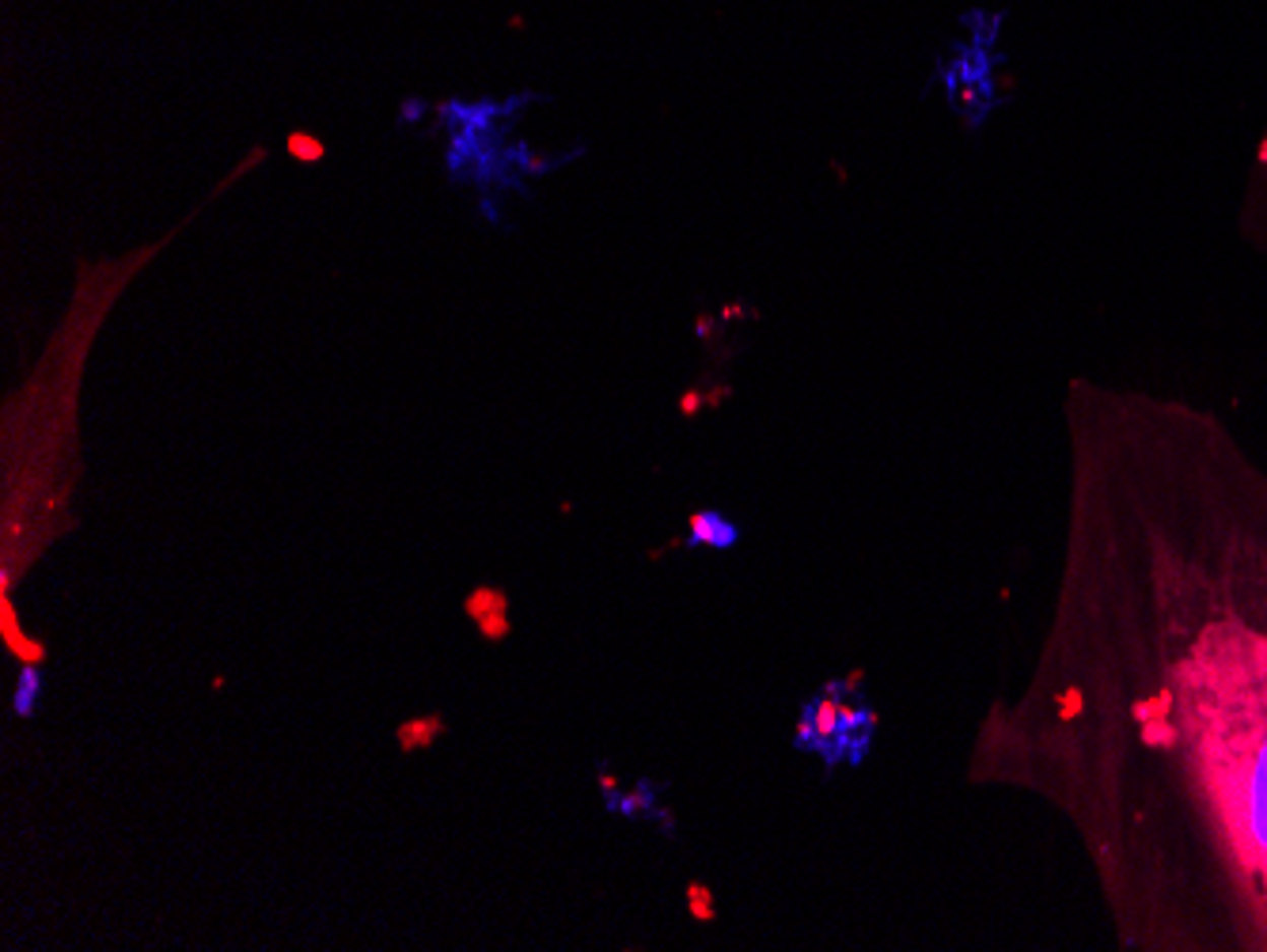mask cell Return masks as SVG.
Instances as JSON below:
<instances>
[{"label":"cell","instance_id":"cell-1","mask_svg":"<svg viewBox=\"0 0 1267 952\" xmlns=\"http://www.w3.org/2000/svg\"><path fill=\"white\" fill-rule=\"evenodd\" d=\"M850 683H827L801 713L797 725V748L816 751L827 763H858L869 740H873V709L862 706V698H850Z\"/></svg>","mask_w":1267,"mask_h":952},{"label":"cell","instance_id":"cell-2","mask_svg":"<svg viewBox=\"0 0 1267 952\" xmlns=\"http://www.w3.org/2000/svg\"><path fill=\"white\" fill-rule=\"evenodd\" d=\"M740 539V532L733 528V520L721 517V513H694L691 517V543L694 547H714V550H729Z\"/></svg>","mask_w":1267,"mask_h":952},{"label":"cell","instance_id":"cell-3","mask_svg":"<svg viewBox=\"0 0 1267 952\" xmlns=\"http://www.w3.org/2000/svg\"><path fill=\"white\" fill-rule=\"evenodd\" d=\"M448 722L441 713H429V718H418V722H403L399 725V748L403 751H421L429 748L437 736L445 733Z\"/></svg>","mask_w":1267,"mask_h":952},{"label":"cell","instance_id":"cell-4","mask_svg":"<svg viewBox=\"0 0 1267 952\" xmlns=\"http://www.w3.org/2000/svg\"><path fill=\"white\" fill-rule=\"evenodd\" d=\"M463 611L471 615V619H486L490 611H509V592L505 589H493V585H478L475 592H467V600H463Z\"/></svg>","mask_w":1267,"mask_h":952},{"label":"cell","instance_id":"cell-5","mask_svg":"<svg viewBox=\"0 0 1267 952\" xmlns=\"http://www.w3.org/2000/svg\"><path fill=\"white\" fill-rule=\"evenodd\" d=\"M39 694H43V672H39L35 664H23L19 683H15V713H19V718H30L35 706H39Z\"/></svg>","mask_w":1267,"mask_h":952},{"label":"cell","instance_id":"cell-6","mask_svg":"<svg viewBox=\"0 0 1267 952\" xmlns=\"http://www.w3.org/2000/svg\"><path fill=\"white\" fill-rule=\"evenodd\" d=\"M687 907H691V914L698 923H710V919H714V895H710L706 884H698V880L687 884Z\"/></svg>","mask_w":1267,"mask_h":952},{"label":"cell","instance_id":"cell-7","mask_svg":"<svg viewBox=\"0 0 1267 952\" xmlns=\"http://www.w3.org/2000/svg\"><path fill=\"white\" fill-rule=\"evenodd\" d=\"M513 630V622H509V611H490L486 619H478V634L486 637V641H505Z\"/></svg>","mask_w":1267,"mask_h":952},{"label":"cell","instance_id":"cell-8","mask_svg":"<svg viewBox=\"0 0 1267 952\" xmlns=\"http://www.w3.org/2000/svg\"><path fill=\"white\" fill-rule=\"evenodd\" d=\"M611 805L619 808V812H626V816H638V812H649V805H653V786H649V781H642V786H638V794L622 797V801H611Z\"/></svg>","mask_w":1267,"mask_h":952},{"label":"cell","instance_id":"cell-9","mask_svg":"<svg viewBox=\"0 0 1267 952\" xmlns=\"http://www.w3.org/2000/svg\"><path fill=\"white\" fill-rule=\"evenodd\" d=\"M1081 713V691L1078 687H1070V691L1063 694V706H1059V718H1063V722H1070V718H1078Z\"/></svg>","mask_w":1267,"mask_h":952}]
</instances>
